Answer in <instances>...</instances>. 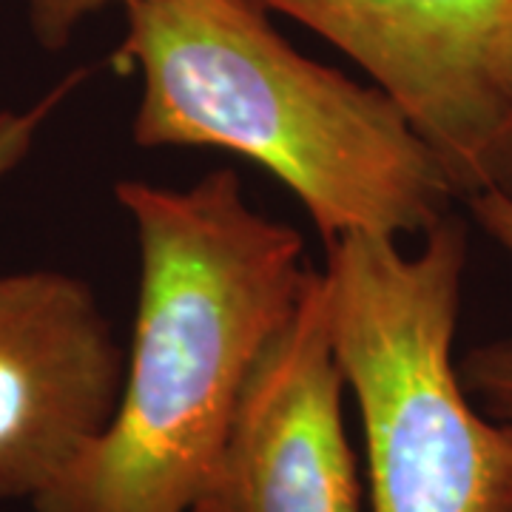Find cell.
<instances>
[{
  "mask_svg": "<svg viewBox=\"0 0 512 512\" xmlns=\"http://www.w3.org/2000/svg\"><path fill=\"white\" fill-rule=\"evenodd\" d=\"M140 248L123 387L103 433L35 512H191L239 390L308 279L299 231L259 214L231 168L191 188H114Z\"/></svg>",
  "mask_w": 512,
  "mask_h": 512,
  "instance_id": "cell-1",
  "label": "cell"
},
{
  "mask_svg": "<svg viewBox=\"0 0 512 512\" xmlns=\"http://www.w3.org/2000/svg\"><path fill=\"white\" fill-rule=\"evenodd\" d=\"M117 55L143 80L137 146L251 160L305 205L322 242L427 234L458 197L382 89L296 52L254 0L126 6Z\"/></svg>",
  "mask_w": 512,
  "mask_h": 512,
  "instance_id": "cell-2",
  "label": "cell"
},
{
  "mask_svg": "<svg viewBox=\"0 0 512 512\" xmlns=\"http://www.w3.org/2000/svg\"><path fill=\"white\" fill-rule=\"evenodd\" d=\"M325 251V311L362 419L370 510H504L512 439L470 399L453 356L464 225L447 214L416 254L376 234H345Z\"/></svg>",
  "mask_w": 512,
  "mask_h": 512,
  "instance_id": "cell-3",
  "label": "cell"
},
{
  "mask_svg": "<svg viewBox=\"0 0 512 512\" xmlns=\"http://www.w3.org/2000/svg\"><path fill=\"white\" fill-rule=\"evenodd\" d=\"M313 29L382 89L439 157L458 197L512 191L495 89L510 0H254Z\"/></svg>",
  "mask_w": 512,
  "mask_h": 512,
  "instance_id": "cell-4",
  "label": "cell"
},
{
  "mask_svg": "<svg viewBox=\"0 0 512 512\" xmlns=\"http://www.w3.org/2000/svg\"><path fill=\"white\" fill-rule=\"evenodd\" d=\"M345 387L322 271L311 268L239 390L191 512H365L342 416Z\"/></svg>",
  "mask_w": 512,
  "mask_h": 512,
  "instance_id": "cell-5",
  "label": "cell"
},
{
  "mask_svg": "<svg viewBox=\"0 0 512 512\" xmlns=\"http://www.w3.org/2000/svg\"><path fill=\"white\" fill-rule=\"evenodd\" d=\"M126 356L94 291L0 274V501H32L109 424Z\"/></svg>",
  "mask_w": 512,
  "mask_h": 512,
  "instance_id": "cell-6",
  "label": "cell"
},
{
  "mask_svg": "<svg viewBox=\"0 0 512 512\" xmlns=\"http://www.w3.org/2000/svg\"><path fill=\"white\" fill-rule=\"evenodd\" d=\"M458 373L481 413L501 424L512 439V339L470 348L458 359ZM501 512H512V495Z\"/></svg>",
  "mask_w": 512,
  "mask_h": 512,
  "instance_id": "cell-7",
  "label": "cell"
},
{
  "mask_svg": "<svg viewBox=\"0 0 512 512\" xmlns=\"http://www.w3.org/2000/svg\"><path fill=\"white\" fill-rule=\"evenodd\" d=\"M80 80H83V74L66 77L57 89H52L29 109L0 111V180L26 160V154L35 146L37 131L43 128V123L52 117V111L63 103V97L72 92Z\"/></svg>",
  "mask_w": 512,
  "mask_h": 512,
  "instance_id": "cell-8",
  "label": "cell"
},
{
  "mask_svg": "<svg viewBox=\"0 0 512 512\" xmlns=\"http://www.w3.org/2000/svg\"><path fill=\"white\" fill-rule=\"evenodd\" d=\"M111 3L134 6V3H143V0H26L32 35L43 49L57 52L72 40V35L83 20L111 6Z\"/></svg>",
  "mask_w": 512,
  "mask_h": 512,
  "instance_id": "cell-9",
  "label": "cell"
},
{
  "mask_svg": "<svg viewBox=\"0 0 512 512\" xmlns=\"http://www.w3.org/2000/svg\"><path fill=\"white\" fill-rule=\"evenodd\" d=\"M473 220L481 225V231L493 239L495 245L510 256L512 262V191L495 188L467 197Z\"/></svg>",
  "mask_w": 512,
  "mask_h": 512,
  "instance_id": "cell-10",
  "label": "cell"
},
{
  "mask_svg": "<svg viewBox=\"0 0 512 512\" xmlns=\"http://www.w3.org/2000/svg\"><path fill=\"white\" fill-rule=\"evenodd\" d=\"M495 89H498L507 134H510L512 140V0L510 9H507L504 29H501V37H498V49H495Z\"/></svg>",
  "mask_w": 512,
  "mask_h": 512,
  "instance_id": "cell-11",
  "label": "cell"
}]
</instances>
